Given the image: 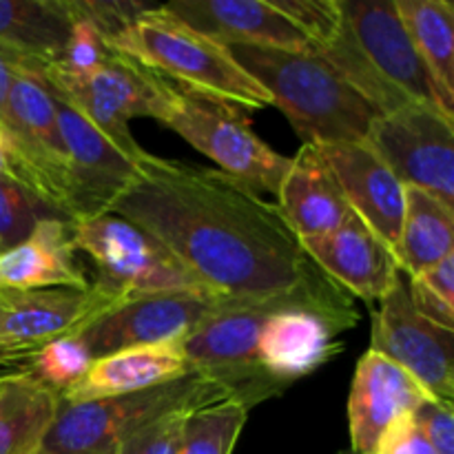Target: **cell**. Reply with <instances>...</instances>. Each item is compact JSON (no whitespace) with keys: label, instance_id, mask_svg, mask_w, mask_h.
Wrapping results in <instances>:
<instances>
[{"label":"cell","instance_id":"cell-8","mask_svg":"<svg viewBox=\"0 0 454 454\" xmlns=\"http://www.w3.org/2000/svg\"><path fill=\"white\" fill-rule=\"evenodd\" d=\"M38 80L53 98L78 111L115 146L136 160L145 155V149L133 137L129 122L133 118H155L160 122L176 89L120 51H111L109 58L84 78Z\"/></svg>","mask_w":454,"mask_h":454},{"label":"cell","instance_id":"cell-15","mask_svg":"<svg viewBox=\"0 0 454 454\" xmlns=\"http://www.w3.org/2000/svg\"><path fill=\"white\" fill-rule=\"evenodd\" d=\"M114 309L89 291H0V366L29 362L44 344L80 331Z\"/></svg>","mask_w":454,"mask_h":454},{"label":"cell","instance_id":"cell-18","mask_svg":"<svg viewBox=\"0 0 454 454\" xmlns=\"http://www.w3.org/2000/svg\"><path fill=\"white\" fill-rule=\"evenodd\" d=\"M437 402L415 377L384 355L366 350L355 368L348 397L350 450L372 454L384 430L395 419Z\"/></svg>","mask_w":454,"mask_h":454},{"label":"cell","instance_id":"cell-34","mask_svg":"<svg viewBox=\"0 0 454 454\" xmlns=\"http://www.w3.org/2000/svg\"><path fill=\"white\" fill-rule=\"evenodd\" d=\"M372 454H437V450L421 433L415 415H403L384 430Z\"/></svg>","mask_w":454,"mask_h":454},{"label":"cell","instance_id":"cell-26","mask_svg":"<svg viewBox=\"0 0 454 454\" xmlns=\"http://www.w3.org/2000/svg\"><path fill=\"white\" fill-rule=\"evenodd\" d=\"M71 25L67 0H0V47L18 56L53 62Z\"/></svg>","mask_w":454,"mask_h":454},{"label":"cell","instance_id":"cell-5","mask_svg":"<svg viewBox=\"0 0 454 454\" xmlns=\"http://www.w3.org/2000/svg\"><path fill=\"white\" fill-rule=\"evenodd\" d=\"M238 399L222 381L202 375L93 402H60L38 454H115L118 443L146 421L173 411H195Z\"/></svg>","mask_w":454,"mask_h":454},{"label":"cell","instance_id":"cell-20","mask_svg":"<svg viewBox=\"0 0 454 454\" xmlns=\"http://www.w3.org/2000/svg\"><path fill=\"white\" fill-rule=\"evenodd\" d=\"M162 7L222 44L310 49L309 38L270 0H173Z\"/></svg>","mask_w":454,"mask_h":454},{"label":"cell","instance_id":"cell-6","mask_svg":"<svg viewBox=\"0 0 454 454\" xmlns=\"http://www.w3.org/2000/svg\"><path fill=\"white\" fill-rule=\"evenodd\" d=\"M71 242L91 262V288L114 306L153 293H211L158 239L114 213L71 224Z\"/></svg>","mask_w":454,"mask_h":454},{"label":"cell","instance_id":"cell-21","mask_svg":"<svg viewBox=\"0 0 454 454\" xmlns=\"http://www.w3.org/2000/svg\"><path fill=\"white\" fill-rule=\"evenodd\" d=\"M91 279L75 260L71 224L44 217L29 238L0 248V291H89Z\"/></svg>","mask_w":454,"mask_h":454},{"label":"cell","instance_id":"cell-37","mask_svg":"<svg viewBox=\"0 0 454 454\" xmlns=\"http://www.w3.org/2000/svg\"><path fill=\"white\" fill-rule=\"evenodd\" d=\"M31 62V58L18 56V53L7 51V49L0 47V136H3V124H4V114H7V102L9 93H12L13 80L20 74L22 69H27Z\"/></svg>","mask_w":454,"mask_h":454},{"label":"cell","instance_id":"cell-39","mask_svg":"<svg viewBox=\"0 0 454 454\" xmlns=\"http://www.w3.org/2000/svg\"><path fill=\"white\" fill-rule=\"evenodd\" d=\"M340 454H357V452H353V450H344V452H340Z\"/></svg>","mask_w":454,"mask_h":454},{"label":"cell","instance_id":"cell-23","mask_svg":"<svg viewBox=\"0 0 454 454\" xmlns=\"http://www.w3.org/2000/svg\"><path fill=\"white\" fill-rule=\"evenodd\" d=\"M275 204L300 242L331 233L350 213L344 191L317 145H301L291 158Z\"/></svg>","mask_w":454,"mask_h":454},{"label":"cell","instance_id":"cell-7","mask_svg":"<svg viewBox=\"0 0 454 454\" xmlns=\"http://www.w3.org/2000/svg\"><path fill=\"white\" fill-rule=\"evenodd\" d=\"M160 122L213 160L220 167L217 171L242 182L255 193L278 195L291 158L260 140L244 111L173 89Z\"/></svg>","mask_w":454,"mask_h":454},{"label":"cell","instance_id":"cell-25","mask_svg":"<svg viewBox=\"0 0 454 454\" xmlns=\"http://www.w3.org/2000/svg\"><path fill=\"white\" fill-rule=\"evenodd\" d=\"M454 208L417 186H406L403 220L395 248L408 278L439 264L454 253Z\"/></svg>","mask_w":454,"mask_h":454},{"label":"cell","instance_id":"cell-2","mask_svg":"<svg viewBox=\"0 0 454 454\" xmlns=\"http://www.w3.org/2000/svg\"><path fill=\"white\" fill-rule=\"evenodd\" d=\"M238 65L264 87L304 145L366 142L380 111L313 49L226 44Z\"/></svg>","mask_w":454,"mask_h":454},{"label":"cell","instance_id":"cell-3","mask_svg":"<svg viewBox=\"0 0 454 454\" xmlns=\"http://www.w3.org/2000/svg\"><path fill=\"white\" fill-rule=\"evenodd\" d=\"M109 44L114 51L133 58L186 93L222 102L244 114L273 106L264 87L238 65L226 44L186 27L162 4L146 9Z\"/></svg>","mask_w":454,"mask_h":454},{"label":"cell","instance_id":"cell-28","mask_svg":"<svg viewBox=\"0 0 454 454\" xmlns=\"http://www.w3.org/2000/svg\"><path fill=\"white\" fill-rule=\"evenodd\" d=\"M251 406L242 399L202 406L184 417L180 454H231L242 433Z\"/></svg>","mask_w":454,"mask_h":454},{"label":"cell","instance_id":"cell-33","mask_svg":"<svg viewBox=\"0 0 454 454\" xmlns=\"http://www.w3.org/2000/svg\"><path fill=\"white\" fill-rule=\"evenodd\" d=\"M153 4L145 3H106V0H67L71 18H82L91 22L106 40H114L133 25L146 9Z\"/></svg>","mask_w":454,"mask_h":454},{"label":"cell","instance_id":"cell-11","mask_svg":"<svg viewBox=\"0 0 454 454\" xmlns=\"http://www.w3.org/2000/svg\"><path fill=\"white\" fill-rule=\"evenodd\" d=\"M353 297L301 301L270 315L257 340V364L284 388L341 353V333L357 326Z\"/></svg>","mask_w":454,"mask_h":454},{"label":"cell","instance_id":"cell-17","mask_svg":"<svg viewBox=\"0 0 454 454\" xmlns=\"http://www.w3.org/2000/svg\"><path fill=\"white\" fill-rule=\"evenodd\" d=\"M306 255L350 297L381 301L402 275L393 248L353 211L331 233L301 242Z\"/></svg>","mask_w":454,"mask_h":454},{"label":"cell","instance_id":"cell-10","mask_svg":"<svg viewBox=\"0 0 454 454\" xmlns=\"http://www.w3.org/2000/svg\"><path fill=\"white\" fill-rule=\"evenodd\" d=\"M454 120L428 105L402 106L372 122L366 145L406 186L454 208Z\"/></svg>","mask_w":454,"mask_h":454},{"label":"cell","instance_id":"cell-9","mask_svg":"<svg viewBox=\"0 0 454 454\" xmlns=\"http://www.w3.org/2000/svg\"><path fill=\"white\" fill-rule=\"evenodd\" d=\"M0 146L7 155L12 176L62 217L67 158L58 127L56 98L25 69L16 75L9 93Z\"/></svg>","mask_w":454,"mask_h":454},{"label":"cell","instance_id":"cell-19","mask_svg":"<svg viewBox=\"0 0 454 454\" xmlns=\"http://www.w3.org/2000/svg\"><path fill=\"white\" fill-rule=\"evenodd\" d=\"M317 146L335 173L350 211L395 251L403 220L406 184L397 180L366 142Z\"/></svg>","mask_w":454,"mask_h":454},{"label":"cell","instance_id":"cell-24","mask_svg":"<svg viewBox=\"0 0 454 454\" xmlns=\"http://www.w3.org/2000/svg\"><path fill=\"white\" fill-rule=\"evenodd\" d=\"M60 395L22 368L0 375V454H38Z\"/></svg>","mask_w":454,"mask_h":454},{"label":"cell","instance_id":"cell-12","mask_svg":"<svg viewBox=\"0 0 454 454\" xmlns=\"http://www.w3.org/2000/svg\"><path fill=\"white\" fill-rule=\"evenodd\" d=\"M58 127L65 145V202L69 224L106 215L136 176V162L89 120L56 98ZM146 153V151H145Z\"/></svg>","mask_w":454,"mask_h":454},{"label":"cell","instance_id":"cell-22","mask_svg":"<svg viewBox=\"0 0 454 454\" xmlns=\"http://www.w3.org/2000/svg\"><path fill=\"white\" fill-rule=\"evenodd\" d=\"M189 375L195 372L186 362L182 344L136 346L93 359L89 371L60 395V402L80 403L120 397L158 388Z\"/></svg>","mask_w":454,"mask_h":454},{"label":"cell","instance_id":"cell-29","mask_svg":"<svg viewBox=\"0 0 454 454\" xmlns=\"http://www.w3.org/2000/svg\"><path fill=\"white\" fill-rule=\"evenodd\" d=\"M91 362V353L80 340L78 333H69V335H62L44 344L27 362L25 371L34 375L40 384L62 395L89 371Z\"/></svg>","mask_w":454,"mask_h":454},{"label":"cell","instance_id":"cell-14","mask_svg":"<svg viewBox=\"0 0 454 454\" xmlns=\"http://www.w3.org/2000/svg\"><path fill=\"white\" fill-rule=\"evenodd\" d=\"M380 304L368 350L402 366L434 399L452 403L454 331H446L417 313L403 273Z\"/></svg>","mask_w":454,"mask_h":454},{"label":"cell","instance_id":"cell-38","mask_svg":"<svg viewBox=\"0 0 454 454\" xmlns=\"http://www.w3.org/2000/svg\"><path fill=\"white\" fill-rule=\"evenodd\" d=\"M0 176H12V168H9L7 155H4L3 146H0Z\"/></svg>","mask_w":454,"mask_h":454},{"label":"cell","instance_id":"cell-30","mask_svg":"<svg viewBox=\"0 0 454 454\" xmlns=\"http://www.w3.org/2000/svg\"><path fill=\"white\" fill-rule=\"evenodd\" d=\"M44 217H58L13 176H0V248L29 238Z\"/></svg>","mask_w":454,"mask_h":454},{"label":"cell","instance_id":"cell-36","mask_svg":"<svg viewBox=\"0 0 454 454\" xmlns=\"http://www.w3.org/2000/svg\"><path fill=\"white\" fill-rule=\"evenodd\" d=\"M411 279L419 282L426 291H430L433 295H437L439 300L446 301L448 306L454 309V253L443 257L439 264L412 275Z\"/></svg>","mask_w":454,"mask_h":454},{"label":"cell","instance_id":"cell-16","mask_svg":"<svg viewBox=\"0 0 454 454\" xmlns=\"http://www.w3.org/2000/svg\"><path fill=\"white\" fill-rule=\"evenodd\" d=\"M340 7L364 58L384 82L408 100L434 106L454 120V111L443 105L395 0H340Z\"/></svg>","mask_w":454,"mask_h":454},{"label":"cell","instance_id":"cell-27","mask_svg":"<svg viewBox=\"0 0 454 454\" xmlns=\"http://www.w3.org/2000/svg\"><path fill=\"white\" fill-rule=\"evenodd\" d=\"M395 4L443 105L454 111V4L448 0H395Z\"/></svg>","mask_w":454,"mask_h":454},{"label":"cell","instance_id":"cell-35","mask_svg":"<svg viewBox=\"0 0 454 454\" xmlns=\"http://www.w3.org/2000/svg\"><path fill=\"white\" fill-rule=\"evenodd\" d=\"M415 421L419 424L421 433L430 442V446L437 454H454V417L452 403L448 402H430L412 412Z\"/></svg>","mask_w":454,"mask_h":454},{"label":"cell","instance_id":"cell-32","mask_svg":"<svg viewBox=\"0 0 454 454\" xmlns=\"http://www.w3.org/2000/svg\"><path fill=\"white\" fill-rule=\"evenodd\" d=\"M301 34L310 49L326 40L340 25V0H270Z\"/></svg>","mask_w":454,"mask_h":454},{"label":"cell","instance_id":"cell-31","mask_svg":"<svg viewBox=\"0 0 454 454\" xmlns=\"http://www.w3.org/2000/svg\"><path fill=\"white\" fill-rule=\"evenodd\" d=\"M189 412L173 411L146 421L118 443L115 454H180L182 424Z\"/></svg>","mask_w":454,"mask_h":454},{"label":"cell","instance_id":"cell-13","mask_svg":"<svg viewBox=\"0 0 454 454\" xmlns=\"http://www.w3.org/2000/svg\"><path fill=\"white\" fill-rule=\"evenodd\" d=\"M224 297L168 291L131 297L75 331L93 359L136 346L182 344Z\"/></svg>","mask_w":454,"mask_h":454},{"label":"cell","instance_id":"cell-1","mask_svg":"<svg viewBox=\"0 0 454 454\" xmlns=\"http://www.w3.org/2000/svg\"><path fill=\"white\" fill-rule=\"evenodd\" d=\"M111 213L146 231L224 300L275 295L324 275L278 204L217 168L146 151Z\"/></svg>","mask_w":454,"mask_h":454},{"label":"cell","instance_id":"cell-4","mask_svg":"<svg viewBox=\"0 0 454 454\" xmlns=\"http://www.w3.org/2000/svg\"><path fill=\"white\" fill-rule=\"evenodd\" d=\"M350 297L331 278L306 282L291 291L253 300H222L217 309L182 341L195 375L222 381L248 406L284 393L257 364V340L270 315L301 301H337Z\"/></svg>","mask_w":454,"mask_h":454}]
</instances>
